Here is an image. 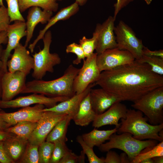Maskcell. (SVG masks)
<instances>
[{
    "mask_svg": "<svg viewBox=\"0 0 163 163\" xmlns=\"http://www.w3.org/2000/svg\"><path fill=\"white\" fill-rule=\"evenodd\" d=\"M96 85L122 101L134 102L143 95L163 86V77L153 72L147 63H131L101 72Z\"/></svg>",
    "mask_w": 163,
    "mask_h": 163,
    "instance_id": "cell-1",
    "label": "cell"
},
{
    "mask_svg": "<svg viewBox=\"0 0 163 163\" xmlns=\"http://www.w3.org/2000/svg\"><path fill=\"white\" fill-rule=\"evenodd\" d=\"M79 70V69L71 64L63 75L57 79L49 81L35 79L28 82L21 94L35 93L49 97H71L76 94L73 84Z\"/></svg>",
    "mask_w": 163,
    "mask_h": 163,
    "instance_id": "cell-2",
    "label": "cell"
},
{
    "mask_svg": "<svg viewBox=\"0 0 163 163\" xmlns=\"http://www.w3.org/2000/svg\"><path fill=\"white\" fill-rule=\"evenodd\" d=\"M120 126L117 132L119 134L125 132L131 133L137 139H153L161 142L163 138L159 135L163 129V123L153 125L148 123L146 117L140 111L128 109L125 119H121Z\"/></svg>",
    "mask_w": 163,
    "mask_h": 163,
    "instance_id": "cell-3",
    "label": "cell"
},
{
    "mask_svg": "<svg viewBox=\"0 0 163 163\" xmlns=\"http://www.w3.org/2000/svg\"><path fill=\"white\" fill-rule=\"evenodd\" d=\"M115 133L110 136L108 142L98 147L99 150L102 152H107L113 149L121 150L126 154L131 163L143 149L158 144V141L155 140L137 139L129 133H123L119 135Z\"/></svg>",
    "mask_w": 163,
    "mask_h": 163,
    "instance_id": "cell-4",
    "label": "cell"
},
{
    "mask_svg": "<svg viewBox=\"0 0 163 163\" xmlns=\"http://www.w3.org/2000/svg\"><path fill=\"white\" fill-rule=\"evenodd\" d=\"M141 111L150 124L157 125L163 123V86L148 93L131 105Z\"/></svg>",
    "mask_w": 163,
    "mask_h": 163,
    "instance_id": "cell-5",
    "label": "cell"
},
{
    "mask_svg": "<svg viewBox=\"0 0 163 163\" xmlns=\"http://www.w3.org/2000/svg\"><path fill=\"white\" fill-rule=\"evenodd\" d=\"M52 38L51 31L47 30L42 39L44 43L43 49L32 55L34 67L32 75L35 79L42 80L47 72H53L54 66L61 62L58 54L50 52Z\"/></svg>",
    "mask_w": 163,
    "mask_h": 163,
    "instance_id": "cell-6",
    "label": "cell"
},
{
    "mask_svg": "<svg viewBox=\"0 0 163 163\" xmlns=\"http://www.w3.org/2000/svg\"><path fill=\"white\" fill-rule=\"evenodd\" d=\"M114 32L117 48L128 51L135 60H139L143 55L145 46L142 40L136 36L132 29L123 21H120L115 27Z\"/></svg>",
    "mask_w": 163,
    "mask_h": 163,
    "instance_id": "cell-7",
    "label": "cell"
},
{
    "mask_svg": "<svg viewBox=\"0 0 163 163\" xmlns=\"http://www.w3.org/2000/svg\"><path fill=\"white\" fill-rule=\"evenodd\" d=\"M97 55L94 53L83 60L82 66L79 69L73 82V89L76 94L82 93L98 79L101 72L97 63Z\"/></svg>",
    "mask_w": 163,
    "mask_h": 163,
    "instance_id": "cell-8",
    "label": "cell"
},
{
    "mask_svg": "<svg viewBox=\"0 0 163 163\" xmlns=\"http://www.w3.org/2000/svg\"><path fill=\"white\" fill-rule=\"evenodd\" d=\"M68 115L51 111H43L36 127L28 140V142L39 146L45 141L48 135L59 121Z\"/></svg>",
    "mask_w": 163,
    "mask_h": 163,
    "instance_id": "cell-9",
    "label": "cell"
},
{
    "mask_svg": "<svg viewBox=\"0 0 163 163\" xmlns=\"http://www.w3.org/2000/svg\"><path fill=\"white\" fill-rule=\"evenodd\" d=\"M135 60L130 53L117 47L106 50L97 54V63L101 72L131 63Z\"/></svg>",
    "mask_w": 163,
    "mask_h": 163,
    "instance_id": "cell-10",
    "label": "cell"
},
{
    "mask_svg": "<svg viewBox=\"0 0 163 163\" xmlns=\"http://www.w3.org/2000/svg\"><path fill=\"white\" fill-rule=\"evenodd\" d=\"M70 97H49L43 94L33 93V94L20 97L7 101H0V108L24 107L34 104H42L47 107H52L58 103Z\"/></svg>",
    "mask_w": 163,
    "mask_h": 163,
    "instance_id": "cell-11",
    "label": "cell"
},
{
    "mask_svg": "<svg viewBox=\"0 0 163 163\" xmlns=\"http://www.w3.org/2000/svg\"><path fill=\"white\" fill-rule=\"evenodd\" d=\"M115 21L110 16L102 24H97L94 32L96 35L95 50L97 54L106 50L117 47L114 32Z\"/></svg>",
    "mask_w": 163,
    "mask_h": 163,
    "instance_id": "cell-12",
    "label": "cell"
},
{
    "mask_svg": "<svg viewBox=\"0 0 163 163\" xmlns=\"http://www.w3.org/2000/svg\"><path fill=\"white\" fill-rule=\"evenodd\" d=\"M26 76L24 73L20 71L5 72L2 80L1 100L9 101L21 94L26 86Z\"/></svg>",
    "mask_w": 163,
    "mask_h": 163,
    "instance_id": "cell-13",
    "label": "cell"
},
{
    "mask_svg": "<svg viewBox=\"0 0 163 163\" xmlns=\"http://www.w3.org/2000/svg\"><path fill=\"white\" fill-rule=\"evenodd\" d=\"M11 59L8 61V71L14 73L20 71L28 75L34 67V60L26 47L20 43L14 50Z\"/></svg>",
    "mask_w": 163,
    "mask_h": 163,
    "instance_id": "cell-14",
    "label": "cell"
},
{
    "mask_svg": "<svg viewBox=\"0 0 163 163\" xmlns=\"http://www.w3.org/2000/svg\"><path fill=\"white\" fill-rule=\"evenodd\" d=\"M45 106L36 104L33 107H23L18 111L7 113L0 111V116L7 123L8 128L18 123L24 121L37 122L41 117Z\"/></svg>",
    "mask_w": 163,
    "mask_h": 163,
    "instance_id": "cell-15",
    "label": "cell"
},
{
    "mask_svg": "<svg viewBox=\"0 0 163 163\" xmlns=\"http://www.w3.org/2000/svg\"><path fill=\"white\" fill-rule=\"evenodd\" d=\"M8 38L7 45L1 57L3 69L5 72L8 71L7 62L11 53L20 43L22 38L26 36V25L25 21H15L10 24L6 30Z\"/></svg>",
    "mask_w": 163,
    "mask_h": 163,
    "instance_id": "cell-16",
    "label": "cell"
},
{
    "mask_svg": "<svg viewBox=\"0 0 163 163\" xmlns=\"http://www.w3.org/2000/svg\"><path fill=\"white\" fill-rule=\"evenodd\" d=\"M128 109L121 102H117L112 105L103 113L97 115L92 122V126L98 128L107 125H114L118 129L120 126L119 120L126 117Z\"/></svg>",
    "mask_w": 163,
    "mask_h": 163,
    "instance_id": "cell-17",
    "label": "cell"
},
{
    "mask_svg": "<svg viewBox=\"0 0 163 163\" xmlns=\"http://www.w3.org/2000/svg\"><path fill=\"white\" fill-rule=\"evenodd\" d=\"M89 94L92 107L97 115L103 113L114 104L122 101L117 96L101 88H92Z\"/></svg>",
    "mask_w": 163,
    "mask_h": 163,
    "instance_id": "cell-18",
    "label": "cell"
},
{
    "mask_svg": "<svg viewBox=\"0 0 163 163\" xmlns=\"http://www.w3.org/2000/svg\"><path fill=\"white\" fill-rule=\"evenodd\" d=\"M95 85V83L90 85L83 92L75 94L66 100L58 103L50 108H44L43 111H51L67 114L72 119L77 112L81 102L89 93L91 89Z\"/></svg>",
    "mask_w": 163,
    "mask_h": 163,
    "instance_id": "cell-19",
    "label": "cell"
},
{
    "mask_svg": "<svg viewBox=\"0 0 163 163\" xmlns=\"http://www.w3.org/2000/svg\"><path fill=\"white\" fill-rule=\"evenodd\" d=\"M52 11L42 10L38 6H33L29 9L26 22L27 34L24 46L27 47L33 36L36 25L39 23H47L53 15Z\"/></svg>",
    "mask_w": 163,
    "mask_h": 163,
    "instance_id": "cell-20",
    "label": "cell"
},
{
    "mask_svg": "<svg viewBox=\"0 0 163 163\" xmlns=\"http://www.w3.org/2000/svg\"><path fill=\"white\" fill-rule=\"evenodd\" d=\"M79 6L78 4L75 2L71 5L61 9L55 15L51 18L44 28L40 30L36 38L29 45L28 48L30 52H33L37 42L43 39L46 32L51 27L58 21L67 19L76 14L79 10Z\"/></svg>",
    "mask_w": 163,
    "mask_h": 163,
    "instance_id": "cell-21",
    "label": "cell"
},
{
    "mask_svg": "<svg viewBox=\"0 0 163 163\" xmlns=\"http://www.w3.org/2000/svg\"><path fill=\"white\" fill-rule=\"evenodd\" d=\"M28 143V140L12 135L3 141V145L6 154L14 163L21 158Z\"/></svg>",
    "mask_w": 163,
    "mask_h": 163,
    "instance_id": "cell-22",
    "label": "cell"
},
{
    "mask_svg": "<svg viewBox=\"0 0 163 163\" xmlns=\"http://www.w3.org/2000/svg\"><path fill=\"white\" fill-rule=\"evenodd\" d=\"M97 115L92 107L89 93L82 100L72 120L77 125L86 126L93 122Z\"/></svg>",
    "mask_w": 163,
    "mask_h": 163,
    "instance_id": "cell-23",
    "label": "cell"
},
{
    "mask_svg": "<svg viewBox=\"0 0 163 163\" xmlns=\"http://www.w3.org/2000/svg\"><path fill=\"white\" fill-rule=\"evenodd\" d=\"M117 128L107 130H99L95 128L90 132L81 135L85 142L90 147L93 148L95 146L98 147L107 140L110 136L117 131Z\"/></svg>",
    "mask_w": 163,
    "mask_h": 163,
    "instance_id": "cell-24",
    "label": "cell"
},
{
    "mask_svg": "<svg viewBox=\"0 0 163 163\" xmlns=\"http://www.w3.org/2000/svg\"><path fill=\"white\" fill-rule=\"evenodd\" d=\"M72 119L68 115L59 121L48 135L46 141L54 143L57 141L66 142L67 141L66 134Z\"/></svg>",
    "mask_w": 163,
    "mask_h": 163,
    "instance_id": "cell-25",
    "label": "cell"
},
{
    "mask_svg": "<svg viewBox=\"0 0 163 163\" xmlns=\"http://www.w3.org/2000/svg\"><path fill=\"white\" fill-rule=\"evenodd\" d=\"M37 123V122L29 121H21L13 126L6 128L5 130L9 133L28 140L36 127Z\"/></svg>",
    "mask_w": 163,
    "mask_h": 163,
    "instance_id": "cell-26",
    "label": "cell"
},
{
    "mask_svg": "<svg viewBox=\"0 0 163 163\" xmlns=\"http://www.w3.org/2000/svg\"><path fill=\"white\" fill-rule=\"evenodd\" d=\"M163 156V141L155 146L143 149L131 163H140L143 160L157 156Z\"/></svg>",
    "mask_w": 163,
    "mask_h": 163,
    "instance_id": "cell-27",
    "label": "cell"
},
{
    "mask_svg": "<svg viewBox=\"0 0 163 163\" xmlns=\"http://www.w3.org/2000/svg\"><path fill=\"white\" fill-rule=\"evenodd\" d=\"M148 64L151 70L154 73L163 76V58L155 56L143 55L141 59L138 61Z\"/></svg>",
    "mask_w": 163,
    "mask_h": 163,
    "instance_id": "cell-28",
    "label": "cell"
},
{
    "mask_svg": "<svg viewBox=\"0 0 163 163\" xmlns=\"http://www.w3.org/2000/svg\"><path fill=\"white\" fill-rule=\"evenodd\" d=\"M39 146L28 143L22 156L20 162L38 163L39 162Z\"/></svg>",
    "mask_w": 163,
    "mask_h": 163,
    "instance_id": "cell-29",
    "label": "cell"
},
{
    "mask_svg": "<svg viewBox=\"0 0 163 163\" xmlns=\"http://www.w3.org/2000/svg\"><path fill=\"white\" fill-rule=\"evenodd\" d=\"M54 145V143L45 141L39 146V163H50L53 152Z\"/></svg>",
    "mask_w": 163,
    "mask_h": 163,
    "instance_id": "cell-30",
    "label": "cell"
},
{
    "mask_svg": "<svg viewBox=\"0 0 163 163\" xmlns=\"http://www.w3.org/2000/svg\"><path fill=\"white\" fill-rule=\"evenodd\" d=\"M77 142L81 146L83 151L86 155L90 163H104V158H99L94 153L93 148L88 145L83 140L81 135L76 137Z\"/></svg>",
    "mask_w": 163,
    "mask_h": 163,
    "instance_id": "cell-31",
    "label": "cell"
},
{
    "mask_svg": "<svg viewBox=\"0 0 163 163\" xmlns=\"http://www.w3.org/2000/svg\"><path fill=\"white\" fill-rule=\"evenodd\" d=\"M54 145L50 163H59L61 159L69 149L66 142L57 141L54 142Z\"/></svg>",
    "mask_w": 163,
    "mask_h": 163,
    "instance_id": "cell-32",
    "label": "cell"
},
{
    "mask_svg": "<svg viewBox=\"0 0 163 163\" xmlns=\"http://www.w3.org/2000/svg\"><path fill=\"white\" fill-rule=\"evenodd\" d=\"M7 5L8 14L10 22L17 21H25L19 7L18 0H5Z\"/></svg>",
    "mask_w": 163,
    "mask_h": 163,
    "instance_id": "cell-33",
    "label": "cell"
},
{
    "mask_svg": "<svg viewBox=\"0 0 163 163\" xmlns=\"http://www.w3.org/2000/svg\"><path fill=\"white\" fill-rule=\"evenodd\" d=\"M96 35L94 32L92 37L88 39L83 36L79 41L80 45L84 53L86 58L92 55L95 49Z\"/></svg>",
    "mask_w": 163,
    "mask_h": 163,
    "instance_id": "cell-34",
    "label": "cell"
},
{
    "mask_svg": "<svg viewBox=\"0 0 163 163\" xmlns=\"http://www.w3.org/2000/svg\"><path fill=\"white\" fill-rule=\"evenodd\" d=\"M66 52L67 53H73L76 55L77 58L72 62L74 65L79 64L81 63L82 60H85L86 58L80 45L75 43H73L68 45L66 48Z\"/></svg>",
    "mask_w": 163,
    "mask_h": 163,
    "instance_id": "cell-35",
    "label": "cell"
},
{
    "mask_svg": "<svg viewBox=\"0 0 163 163\" xmlns=\"http://www.w3.org/2000/svg\"><path fill=\"white\" fill-rule=\"evenodd\" d=\"M85 155L83 151L78 156L70 149L61 159L59 163H85Z\"/></svg>",
    "mask_w": 163,
    "mask_h": 163,
    "instance_id": "cell-36",
    "label": "cell"
},
{
    "mask_svg": "<svg viewBox=\"0 0 163 163\" xmlns=\"http://www.w3.org/2000/svg\"><path fill=\"white\" fill-rule=\"evenodd\" d=\"M10 22L7 8L4 5L0 6V32L6 31Z\"/></svg>",
    "mask_w": 163,
    "mask_h": 163,
    "instance_id": "cell-37",
    "label": "cell"
},
{
    "mask_svg": "<svg viewBox=\"0 0 163 163\" xmlns=\"http://www.w3.org/2000/svg\"><path fill=\"white\" fill-rule=\"evenodd\" d=\"M19 10L22 12L28 8L33 6L41 8L42 5L39 0H18Z\"/></svg>",
    "mask_w": 163,
    "mask_h": 163,
    "instance_id": "cell-38",
    "label": "cell"
},
{
    "mask_svg": "<svg viewBox=\"0 0 163 163\" xmlns=\"http://www.w3.org/2000/svg\"><path fill=\"white\" fill-rule=\"evenodd\" d=\"M42 5L41 8L43 10L56 11L58 8V4L57 0H39Z\"/></svg>",
    "mask_w": 163,
    "mask_h": 163,
    "instance_id": "cell-39",
    "label": "cell"
},
{
    "mask_svg": "<svg viewBox=\"0 0 163 163\" xmlns=\"http://www.w3.org/2000/svg\"><path fill=\"white\" fill-rule=\"evenodd\" d=\"M105 158H104V163H120V155L115 151L110 150L107 151Z\"/></svg>",
    "mask_w": 163,
    "mask_h": 163,
    "instance_id": "cell-40",
    "label": "cell"
},
{
    "mask_svg": "<svg viewBox=\"0 0 163 163\" xmlns=\"http://www.w3.org/2000/svg\"><path fill=\"white\" fill-rule=\"evenodd\" d=\"M133 1V0H116V2L114 5V11L113 17L115 20L120 11Z\"/></svg>",
    "mask_w": 163,
    "mask_h": 163,
    "instance_id": "cell-41",
    "label": "cell"
},
{
    "mask_svg": "<svg viewBox=\"0 0 163 163\" xmlns=\"http://www.w3.org/2000/svg\"><path fill=\"white\" fill-rule=\"evenodd\" d=\"M0 162L1 163H13V161L6 154L3 145V141L0 142Z\"/></svg>",
    "mask_w": 163,
    "mask_h": 163,
    "instance_id": "cell-42",
    "label": "cell"
},
{
    "mask_svg": "<svg viewBox=\"0 0 163 163\" xmlns=\"http://www.w3.org/2000/svg\"><path fill=\"white\" fill-rule=\"evenodd\" d=\"M150 56H155L163 58V50L151 51L147 47H144L143 50V55Z\"/></svg>",
    "mask_w": 163,
    "mask_h": 163,
    "instance_id": "cell-43",
    "label": "cell"
},
{
    "mask_svg": "<svg viewBox=\"0 0 163 163\" xmlns=\"http://www.w3.org/2000/svg\"><path fill=\"white\" fill-rule=\"evenodd\" d=\"M7 41L8 38L6 31L0 32V68H3V65L1 57V46L2 44L7 42Z\"/></svg>",
    "mask_w": 163,
    "mask_h": 163,
    "instance_id": "cell-44",
    "label": "cell"
},
{
    "mask_svg": "<svg viewBox=\"0 0 163 163\" xmlns=\"http://www.w3.org/2000/svg\"><path fill=\"white\" fill-rule=\"evenodd\" d=\"M12 135L13 134L8 132L5 129H0V142L5 141Z\"/></svg>",
    "mask_w": 163,
    "mask_h": 163,
    "instance_id": "cell-45",
    "label": "cell"
},
{
    "mask_svg": "<svg viewBox=\"0 0 163 163\" xmlns=\"http://www.w3.org/2000/svg\"><path fill=\"white\" fill-rule=\"evenodd\" d=\"M120 163H130V161L126 153H121L120 155Z\"/></svg>",
    "mask_w": 163,
    "mask_h": 163,
    "instance_id": "cell-46",
    "label": "cell"
},
{
    "mask_svg": "<svg viewBox=\"0 0 163 163\" xmlns=\"http://www.w3.org/2000/svg\"><path fill=\"white\" fill-rule=\"evenodd\" d=\"M5 72L2 68H0V101L1 100L2 93V80Z\"/></svg>",
    "mask_w": 163,
    "mask_h": 163,
    "instance_id": "cell-47",
    "label": "cell"
},
{
    "mask_svg": "<svg viewBox=\"0 0 163 163\" xmlns=\"http://www.w3.org/2000/svg\"><path fill=\"white\" fill-rule=\"evenodd\" d=\"M8 128L7 123L0 116V129H5Z\"/></svg>",
    "mask_w": 163,
    "mask_h": 163,
    "instance_id": "cell-48",
    "label": "cell"
},
{
    "mask_svg": "<svg viewBox=\"0 0 163 163\" xmlns=\"http://www.w3.org/2000/svg\"><path fill=\"white\" fill-rule=\"evenodd\" d=\"M152 158L154 163H163V156H157Z\"/></svg>",
    "mask_w": 163,
    "mask_h": 163,
    "instance_id": "cell-49",
    "label": "cell"
},
{
    "mask_svg": "<svg viewBox=\"0 0 163 163\" xmlns=\"http://www.w3.org/2000/svg\"><path fill=\"white\" fill-rule=\"evenodd\" d=\"M140 163H154L152 158H148L142 161Z\"/></svg>",
    "mask_w": 163,
    "mask_h": 163,
    "instance_id": "cell-50",
    "label": "cell"
},
{
    "mask_svg": "<svg viewBox=\"0 0 163 163\" xmlns=\"http://www.w3.org/2000/svg\"><path fill=\"white\" fill-rule=\"evenodd\" d=\"M88 0H76L75 2H77L79 5L83 6L86 2Z\"/></svg>",
    "mask_w": 163,
    "mask_h": 163,
    "instance_id": "cell-51",
    "label": "cell"
},
{
    "mask_svg": "<svg viewBox=\"0 0 163 163\" xmlns=\"http://www.w3.org/2000/svg\"><path fill=\"white\" fill-rule=\"evenodd\" d=\"M144 0L145 1L146 3L148 5H150L152 1V0Z\"/></svg>",
    "mask_w": 163,
    "mask_h": 163,
    "instance_id": "cell-52",
    "label": "cell"
},
{
    "mask_svg": "<svg viewBox=\"0 0 163 163\" xmlns=\"http://www.w3.org/2000/svg\"><path fill=\"white\" fill-rule=\"evenodd\" d=\"M4 5V4L3 2V0H0V6Z\"/></svg>",
    "mask_w": 163,
    "mask_h": 163,
    "instance_id": "cell-53",
    "label": "cell"
},
{
    "mask_svg": "<svg viewBox=\"0 0 163 163\" xmlns=\"http://www.w3.org/2000/svg\"><path fill=\"white\" fill-rule=\"evenodd\" d=\"M2 110V109L0 108V111H1Z\"/></svg>",
    "mask_w": 163,
    "mask_h": 163,
    "instance_id": "cell-54",
    "label": "cell"
},
{
    "mask_svg": "<svg viewBox=\"0 0 163 163\" xmlns=\"http://www.w3.org/2000/svg\"><path fill=\"white\" fill-rule=\"evenodd\" d=\"M57 0L61 1H62V0Z\"/></svg>",
    "mask_w": 163,
    "mask_h": 163,
    "instance_id": "cell-55",
    "label": "cell"
}]
</instances>
